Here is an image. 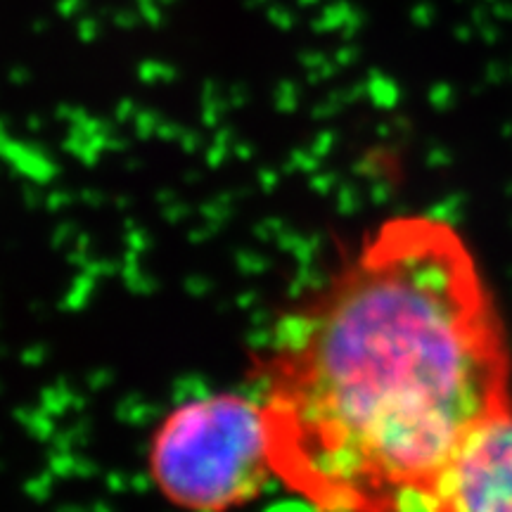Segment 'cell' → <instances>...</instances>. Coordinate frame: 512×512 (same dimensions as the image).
<instances>
[{
  "label": "cell",
  "mask_w": 512,
  "mask_h": 512,
  "mask_svg": "<svg viewBox=\"0 0 512 512\" xmlns=\"http://www.w3.org/2000/svg\"><path fill=\"white\" fill-rule=\"evenodd\" d=\"M430 512H512V401L465 441Z\"/></svg>",
  "instance_id": "obj_3"
},
{
  "label": "cell",
  "mask_w": 512,
  "mask_h": 512,
  "mask_svg": "<svg viewBox=\"0 0 512 512\" xmlns=\"http://www.w3.org/2000/svg\"><path fill=\"white\" fill-rule=\"evenodd\" d=\"M147 470L164 501L183 512L254 501L275 479L259 399L221 392L178 403L152 434Z\"/></svg>",
  "instance_id": "obj_2"
},
{
  "label": "cell",
  "mask_w": 512,
  "mask_h": 512,
  "mask_svg": "<svg viewBox=\"0 0 512 512\" xmlns=\"http://www.w3.org/2000/svg\"><path fill=\"white\" fill-rule=\"evenodd\" d=\"M273 475L316 512H430L512 401L503 313L463 233L382 221L278 320L256 361Z\"/></svg>",
  "instance_id": "obj_1"
}]
</instances>
